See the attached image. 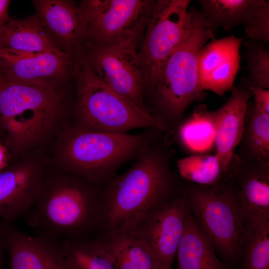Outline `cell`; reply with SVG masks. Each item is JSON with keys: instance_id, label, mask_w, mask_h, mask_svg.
<instances>
[{"instance_id": "1", "label": "cell", "mask_w": 269, "mask_h": 269, "mask_svg": "<svg viewBox=\"0 0 269 269\" xmlns=\"http://www.w3.org/2000/svg\"><path fill=\"white\" fill-rule=\"evenodd\" d=\"M175 139L163 132L128 170L103 185L104 237L129 233L152 206L182 191L184 180L171 165Z\"/></svg>"}, {"instance_id": "2", "label": "cell", "mask_w": 269, "mask_h": 269, "mask_svg": "<svg viewBox=\"0 0 269 269\" xmlns=\"http://www.w3.org/2000/svg\"><path fill=\"white\" fill-rule=\"evenodd\" d=\"M25 217L38 235L53 239L103 238V185L64 172L45 175L43 191Z\"/></svg>"}, {"instance_id": "3", "label": "cell", "mask_w": 269, "mask_h": 269, "mask_svg": "<svg viewBox=\"0 0 269 269\" xmlns=\"http://www.w3.org/2000/svg\"><path fill=\"white\" fill-rule=\"evenodd\" d=\"M188 13L185 34L165 63L145 101L151 115L174 135L188 107L206 96L199 84L198 55L205 43L214 38V30L200 10L192 7Z\"/></svg>"}, {"instance_id": "4", "label": "cell", "mask_w": 269, "mask_h": 269, "mask_svg": "<svg viewBox=\"0 0 269 269\" xmlns=\"http://www.w3.org/2000/svg\"><path fill=\"white\" fill-rule=\"evenodd\" d=\"M58 88L11 79L0 71V126L11 155H19L45 142L63 112Z\"/></svg>"}, {"instance_id": "5", "label": "cell", "mask_w": 269, "mask_h": 269, "mask_svg": "<svg viewBox=\"0 0 269 269\" xmlns=\"http://www.w3.org/2000/svg\"><path fill=\"white\" fill-rule=\"evenodd\" d=\"M163 132L146 129L136 134L88 130L72 124L65 129L59 150L63 172L103 185L119 168L136 159Z\"/></svg>"}, {"instance_id": "6", "label": "cell", "mask_w": 269, "mask_h": 269, "mask_svg": "<svg viewBox=\"0 0 269 269\" xmlns=\"http://www.w3.org/2000/svg\"><path fill=\"white\" fill-rule=\"evenodd\" d=\"M74 75L76 98L73 123L95 132L127 134L136 129H156L169 132L149 112L104 84L77 55Z\"/></svg>"}, {"instance_id": "7", "label": "cell", "mask_w": 269, "mask_h": 269, "mask_svg": "<svg viewBox=\"0 0 269 269\" xmlns=\"http://www.w3.org/2000/svg\"><path fill=\"white\" fill-rule=\"evenodd\" d=\"M189 212L220 260L239 269L244 222L232 188L226 180L202 185L184 180Z\"/></svg>"}, {"instance_id": "8", "label": "cell", "mask_w": 269, "mask_h": 269, "mask_svg": "<svg viewBox=\"0 0 269 269\" xmlns=\"http://www.w3.org/2000/svg\"><path fill=\"white\" fill-rule=\"evenodd\" d=\"M190 2V0H155L138 52L145 100L153 91L165 63L185 34Z\"/></svg>"}, {"instance_id": "9", "label": "cell", "mask_w": 269, "mask_h": 269, "mask_svg": "<svg viewBox=\"0 0 269 269\" xmlns=\"http://www.w3.org/2000/svg\"><path fill=\"white\" fill-rule=\"evenodd\" d=\"M150 0H87L78 6L86 40L99 45L137 41L155 4Z\"/></svg>"}, {"instance_id": "10", "label": "cell", "mask_w": 269, "mask_h": 269, "mask_svg": "<svg viewBox=\"0 0 269 269\" xmlns=\"http://www.w3.org/2000/svg\"><path fill=\"white\" fill-rule=\"evenodd\" d=\"M136 42L99 45L85 41L75 52L104 84L149 112Z\"/></svg>"}, {"instance_id": "11", "label": "cell", "mask_w": 269, "mask_h": 269, "mask_svg": "<svg viewBox=\"0 0 269 269\" xmlns=\"http://www.w3.org/2000/svg\"><path fill=\"white\" fill-rule=\"evenodd\" d=\"M187 210L183 188L179 193L152 206L128 233L143 241L163 269H172Z\"/></svg>"}, {"instance_id": "12", "label": "cell", "mask_w": 269, "mask_h": 269, "mask_svg": "<svg viewBox=\"0 0 269 269\" xmlns=\"http://www.w3.org/2000/svg\"><path fill=\"white\" fill-rule=\"evenodd\" d=\"M62 51L30 53L0 46V71L25 83L58 88L74 74L75 61Z\"/></svg>"}, {"instance_id": "13", "label": "cell", "mask_w": 269, "mask_h": 269, "mask_svg": "<svg viewBox=\"0 0 269 269\" xmlns=\"http://www.w3.org/2000/svg\"><path fill=\"white\" fill-rule=\"evenodd\" d=\"M225 178L232 188L244 224L269 216V161L235 154Z\"/></svg>"}, {"instance_id": "14", "label": "cell", "mask_w": 269, "mask_h": 269, "mask_svg": "<svg viewBox=\"0 0 269 269\" xmlns=\"http://www.w3.org/2000/svg\"><path fill=\"white\" fill-rule=\"evenodd\" d=\"M45 175L37 163L24 160L0 172V219L10 223L25 216L40 197Z\"/></svg>"}, {"instance_id": "15", "label": "cell", "mask_w": 269, "mask_h": 269, "mask_svg": "<svg viewBox=\"0 0 269 269\" xmlns=\"http://www.w3.org/2000/svg\"><path fill=\"white\" fill-rule=\"evenodd\" d=\"M202 15L214 30H231L242 24L249 39L269 41V0H198Z\"/></svg>"}, {"instance_id": "16", "label": "cell", "mask_w": 269, "mask_h": 269, "mask_svg": "<svg viewBox=\"0 0 269 269\" xmlns=\"http://www.w3.org/2000/svg\"><path fill=\"white\" fill-rule=\"evenodd\" d=\"M244 39L233 35L213 38L204 45L198 55L200 88L220 96L231 91L240 69V48Z\"/></svg>"}, {"instance_id": "17", "label": "cell", "mask_w": 269, "mask_h": 269, "mask_svg": "<svg viewBox=\"0 0 269 269\" xmlns=\"http://www.w3.org/2000/svg\"><path fill=\"white\" fill-rule=\"evenodd\" d=\"M5 249L9 269H69L61 241L31 236L7 223Z\"/></svg>"}, {"instance_id": "18", "label": "cell", "mask_w": 269, "mask_h": 269, "mask_svg": "<svg viewBox=\"0 0 269 269\" xmlns=\"http://www.w3.org/2000/svg\"><path fill=\"white\" fill-rule=\"evenodd\" d=\"M230 91L226 102L216 110L214 140L215 154L219 160L225 178L241 139L247 104L253 96L248 90L239 86H234Z\"/></svg>"}, {"instance_id": "19", "label": "cell", "mask_w": 269, "mask_h": 269, "mask_svg": "<svg viewBox=\"0 0 269 269\" xmlns=\"http://www.w3.org/2000/svg\"><path fill=\"white\" fill-rule=\"evenodd\" d=\"M33 2L43 25L67 48L75 51L86 40L78 7L62 0H40Z\"/></svg>"}, {"instance_id": "20", "label": "cell", "mask_w": 269, "mask_h": 269, "mask_svg": "<svg viewBox=\"0 0 269 269\" xmlns=\"http://www.w3.org/2000/svg\"><path fill=\"white\" fill-rule=\"evenodd\" d=\"M0 46L23 53L61 51L35 16L9 18L0 27Z\"/></svg>"}, {"instance_id": "21", "label": "cell", "mask_w": 269, "mask_h": 269, "mask_svg": "<svg viewBox=\"0 0 269 269\" xmlns=\"http://www.w3.org/2000/svg\"><path fill=\"white\" fill-rule=\"evenodd\" d=\"M176 256L177 269H230L197 227L188 207Z\"/></svg>"}, {"instance_id": "22", "label": "cell", "mask_w": 269, "mask_h": 269, "mask_svg": "<svg viewBox=\"0 0 269 269\" xmlns=\"http://www.w3.org/2000/svg\"><path fill=\"white\" fill-rule=\"evenodd\" d=\"M216 126V110H208L206 105L200 104L191 115L183 120L175 134L186 151L193 154L205 153L214 145Z\"/></svg>"}, {"instance_id": "23", "label": "cell", "mask_w": 269, "mask_h": 269, "mask_svg": "<svg viewBox=\"0 0 269 269\" xmlns=\"http://www.w3.org/2000/svg\"><path fill=\"white\" fill-rule=\"evenodd\" d=\"M238 145L243 156L269 161V115L258 109L254 101L247 104Z\"/></svg>"}, {"instance_id": "24", "label": "cell", "mask_w": 269, "mask_h": 269, "mask_svg": "<svg viewBox=\"0 0 269 269\" xmlns=\"http://www.w3.org/2000/svg\"><path fill=\"white\" fill-rule=\"evenodd\" d=\"M239 269H269V216L244 224Z\"/></svg>"}, {"instance_id": "25", "label": "cell", "mask_w": 269, "mask_h": 269, "mask_svg": "<svg viewBox=\"0 0 269 269\" xmlns=\"http://www.w3.org/2000/svg\"><path fill=\"white\" fill-rule=\"evenodd\" d=\"M61 243L69 269H117L100 239L63 240Z\"/></svg>"}, {"instance_id": "26", "label": "cell", "mask_w": 269, "mask_h": 269, "mask_svg": "<svg viewBox=\"0 0 269 269\" xmlns=\"http://www.w3.org/2000/svg\"><path fill=\"white\" fill-rule=\"evenodd\" d=\"M179 176L184 180L202 185H214L225 180L217 156L207 153L191 154L177 160Z\"/></svg>"}, {"instance_id": "27", "label": "cell", "mask_w": 269, "mask_h": 269, "mask_svg": "<svg viewBox=\"0 0 269 269\" xmlns=\"http://www.w3.org/2000/svg\"><path fill=\"white\" fill-rule=\"evenodd\" d=\"M245 48L247 75L241 79L239 87L269 88V51L265 44L250 39L243 40Z\"/></svg>"}, {"instance_id": "28", "label": "cell", "mask_w": 269, "mask_h": 269, "mask_svg": "<svg viewBox=\"0 0 269 269\" xmlns=\"http://www.w3.org/2000/svg\"><path fill=\"white\" fill-rule=\"evenodd\" d=\"M125 253L134 269H163L159 260L141 240L130 233L110 236Z\"/></svg>"}, {"instance_id": "29", "label": "cell", "mask_w": 269, "mask_h": 269, "mask_svg": "<svg viewBox=\"0 0 269 269\" xmlns=\"http://www.w3.org/2000/svg\"><path fill=\"white\" fill-rule=\"evenodd\" d=\"M248 90L254 97V104L260 111L269 115V90L250 87Z\"/></svg>"}, {"instance_id": "30", "label": "cell", "mask_w": 269, "mask_h": 269, "mask_svg": "<svg viewBox=\"0 0 269 269\" xmlns=\"http://www.w3.org/2000/svg\"><path fill=\"white\" fill-rule=\"evenodd\" d=\"M11 156L6 146L0 139V172L9 166Z\"/></svg>"}, {"instance_id": "31", "label": "cell", "mask_w": 269, "mask_h": 269, "mask_svg": "<svg viewBox=\"0 0 269 269\" xmlns=\"http://www.w3.org/2000/svg\"><path fill=\"white\" fill-rule=\"evenodd\" d=\"M7 223L0 219V269H3V256L5 249V231Z\"/></svg>"}, {"instance_id": "32", "label": "cell", "mask_w": 269, "mask_h": 269, "mask_svg": "<svg viewBox=\"0 0 269 269\" xmlns=\"http://www.w3.org/2000/svg\"><path fill=\"white\" fill-rule=\"evenodd\" d=\"M9 0H0V27L9 18L8 16V8Z\"/></svg>"}, {"instance_id": "33", "label": "cell", "mask_w": 269, "mask_h": 269, "mask_svg": "<svg viewBox=\"0 0 269 269\" xmlns=\"http://www.w3.org/2000/svg\"><path fill=\"white\" fill-rule=\"evenodd\" d=\"M0 132H1V133H2L1 128H0Z\"/></svg>"}]
</instances>
